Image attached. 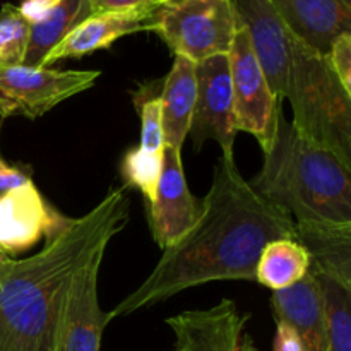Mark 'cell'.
<instances>
[{
  "instance_id": "obj_15",
  "label": "cell",
  "mask_w": 351,
  "mask_h": 351,
  "mask_svg": "<svg viewBox=\"0 0 351 351\" xmlns=\"http://www.w3.org/2000/svg\"><path fill=\"white\" fill-rule=\"evenodd\" d=\"M295 36L328 55L332 41L351 33V0H267Z\"/></svg>"
},
{
  "instance_id": "obj_18",
  "label": "cell",
  "mask_w": 351,
  "mask_h": 351,
  "mask_svg": "<svg viewBox=\"0 0 351 351\" xmlns=\"http://www.w3.org/2000/svg\"><path fill=\"white\" fill-rule=\"evenodd\" d=\"M295 232L311 257V271L351 288V223H295Z\"/></svg>"
},
{
  "instance_id": "obj_4",
  "label": "cell",
  "mask_w": 351,
  "mask_h": 351,
  "mask_svg": "<svg viewBox=\"0 0 351 351\" xmlns=\"http://www.w3.org/2000/svg\"><path fill=\"white\" fill-rule=\"evenodd\" d=\"M285 99L293 110V129L351 170V93L332 72L328 55L298 36Z\"/></svg>"
},
{
  "instance_id": "obj_26",
  "label": "cell",
  "mask_w": 351,
  "mask_h": 351,
  "mask_svg": "<svg viewBox=\"0 0 351 351\" xmlns=\"http://www.w3.org/2000/svg\"><path fill=\"white\" fill-rule=\"evenodd\" d=\"M33 173L27 167H12L0 154V194L33 182Z\"/></svg>"
},
{
  "instance_id": "obj_25",
  "label": "cell",
  "mask_w": 351,
  "mask_h": 351,
  "mask_svg": "<svg viewBox=\"0 0 351 351\" xmlns=\"http://www.w3.org/2000/svg\"><path fill=\"white\" fill-rule=\"evenodd\" d=\"M328 62L343 88L351 93V33H343L332 41Z\"/></svg>"
},
{
  "instance_id": "obj_31",
  "label": "cell",
  "mask_w": 351,
  "mask_h": 351,
  "mask_svg": "<svg viewBox=\"0 0 351 351\" xmlns=\"http://www.w3.org/2000/svg\"><path fill=\"white\" fill-rule=\"evenodd\" d=\"M154 3H156V5H165V3H170L171 0H153Z\"/></svg>"
},
{
  "instance_id": "obj_5",
  "label": "cell",
  "mask_w": 351,
  "mask_h": 351,
  "mask_svg": "<svg viewBox=\"0 0 351 351\" xmlns=\"http://www.w3.org/2000/svg\"><path fill=\"white\" fill-rule=\"evenodd\" d=\"M149 31L167 43L171 53L197 64L228 53L237 16L232 0H178L158 7Z\"/></svg>"
},
{
  "instance_id": "obj_7",
  "label": "cell",
  "mask_w": 351,
  "mask_h": 351,
  "mask_svg": "<svg viewBox=\"0 0 351 351\" xmlns=\"http://www.w3.org/2000/svg\"><path fill=\"white\" fill-rule=\"evenodd\" d=\"M99 71H58L50 67L0 69V117L40 119L51 108L93 88Z\"/></svg>"
},
{
  "instance_id": "obj_22",
  "label": "cell",
  "mask_w": 351,
  "mask_h": 351,
  "mask_svg": "<svg viewBox=\"0 0 351 351\" xmlns=\"http://www.w3.org/2000/svg\"><path fill=\"white\" fill-rule=\"evenodd\" d=\"M165 153V151H163ZM163 153H151L143 147H130L122 158L120 171L125 187H134L143 194L146 204H153L163 173Z\"/></svg>"
},
{
  "instance_id": "obj_23",
  "label": "cell",
  "mask_w": 351,
  "mask_h": 351,
  "mask_svg": "<svg viewBox=\"0 0 351 351\" xmlns=\"http://www.w3.org/2000/svg\"><path fill=\"white\" fill-rule=\"evenodd\" d=\"M29 41V23L19 7H0V69L23 65Z\"/></svg>"
},
{
  "instance_id": "obj_28",
  "label": "cell",
  "mask_w": 351,
  "mask_h": 351,
  "mask_svg": "<svg viewBox=\"0 0 351 351\" xmlns=\"http://www.w3.org/2000/svg\"><path fill=\"white\" fill-rule=\"evenodd\" d=\"M93 14L125 12L146 5H156L153 0H88Z\"/></svg>"
},
{
  "instance_id": "obj_20",
  "label": "cell",
  "mask_w": 351,
  "mask_h": 351,
  "mask_svg": "<svg viewBox=\"0 0 351 351\" xmlns=\"http://www.w3.org/2000/svg\"><path fill=\"white\" fill-rule=\"evenodd\" d=\"M311 269V257L298 240L280 239L267 243L256 266V281L273 291L300 283Z\"/></svg>"
},
{
  "instance_id": "obj_9",
  "label": "cell",
  "mask_w": 351,
  "mask_h": 351,
  "mask_svg": "<svg viewBox=\"0 0 351 351\" xmlns=\"http://www.w3.org/2000/svg\"><path fill=\"white\" fill-rule=\"evenodd\" d=\"M237 23L249 34L257 62L278 99L287 96L295 34L267 0H232Z\"/></svg>"
},
{
  "instance_id": "obj_29",
  "label": "cell",
  "mask_w": 351,
  "mask_h": 351,
  "mask_svg": "<svg viewBox=\"0 0 351 351\" xmlns=\"http://www.w3.org/2000/svg\"><path fill=\"white\" fill-rule=\"evenodd\" d=\"M12 263H14V259H10L7 254H3L2 250H0V285H2L3 278L7 276V273H9Z\"/></svg>"
},
{
  "instance_id": "obj_3",
  "label": "cell",
  "mask_w": 351,
  "mask_h": 351,
  "mask_svg": "<svg viewBox=\"0 0 351 351\" xmlns=\"http://www.w3.org/2000/svg\"><path fill=\"white\" fill-rule=\"evenodd\" d=\"M250 187L295 223H351V170L304 139L283 112L276 139Z\"/></svg>"
},
{
  "instance_id": "obj_12",
  "label": "cell",
  "mask_w": 351,
  "mask_h": 351,
  "mask_svg": "<svg viewBox=\"0 0 351 351\" xmlns=\"http://www.w3.org/2000/svg\"><path fill=\"white\" fill-rule=\"evenodd\" d=\"M69 223L40 194L34 182L0 194V250L26 252Z\"/></svg>"
},
{
  "instance_id": "obj_16",
  "label": "cell",
  "mask_w": 351,
  "mask_h": 351,
  "mask_svg": "<svg viewBox=\"0 0 351 351\" xmlns=\"http://www.w3.org/2000/svg\"><path fill=\"white\" fill-rule=\"evenodd\" d=\"M19 9L29 23L23 62L26 67H43L48 53L77 24L93 16L88 0H26Z\"/></svg>"
},
{
  "instance_id": "obj_11",
  "label": "cell",
  "mask_w": 351,
  "mask_h": 351,
  "mask_svg": "<svg viewBox=\"0 0 351 351\" xmlns=\"http://www.w3.org/2000/svg\"><path fill=\"white\" fill-rule=\"evenodd\" d=\"M202 199L191 192L182 167V151L165 147L163 173L153 204L147 206L153 239L163 250L180 242L202 215Z\"/></svg>"
},
{
  "instance_id": "obj_13",
  "label": "cell",
  "mask_w": 351,
  "mask_h": 351,
  "mask_svg": "<svg viewBox=\"0 0 351 351\" xmlns=\"http://www.w3.org/2000/svg\"><path fill=\"white\" fill-rule=\"evenodd\" d=\"M249 314L225 298L206 311H187L168 317L175 335L173 351H242Z\"/></svg>"
},
{
  "instance_id": "obj_27",
  "label": "cell",
  "mask_w": 351,
  "mask_h": 351,
  "mask_svg": "<svg viewBox=\"0 0 351 351\" xmlns=\"http://www.w3.org/2000/svg\"><path fill=\"white\" fill-rule=\"evenodd\" d=\"M274 321H276L274 351H305L297 329L290 322L285 321L283 317H274Z\"/></svg>"
},
{
  "instance_id": "obj_14",
  "label": "cell",
  "mask_w": 351,
  "mask_h": 351,
  "mask_svg": "<svg viewBox=\"0 0 351 351\" xmlns=\"http://www.w3.org/2000/svg\"><path fill=\"white\" fill-rule=\"evenodd\" d=\"M160 5H146L125 12L93 14L74 27L45 58L43 67L67 58H81L96 50L108 48L127 34L149 31L153 14Z\"/></svg>"
},
{
  "instance_id": "obj_10",
  "label": "cell",
  "mask_w": 351,
  "mask_h": 351,
  "mask_svg": "<svg viewBox=\"0 0 351 351\" xmlns=\"http://www.w3.org/2000/svg\"><path fill=\"white\" fill-rule=\"evenodd\" d=\"M105 252L99 250L72 283L55 332L53 351H99L103 332L112 321L98 300V274Z\"/></svg>"
},
{
  "instance_id": "obj_6",
  "label": "cell",
  "mask_w": 351,
  "mask_h": 351,
  "mask_svg": "<svg viewBox=\"0 0 351 351\" xmlns=\"http://www.w3.org/2000/svg\"><path fill=\"white\" fill-rule=\"evenodd\" d=\"M228 60L237 132H249L256 137L264 154L269 153L280 122V99L267 84L247 29L239 23L228 51Z\"/></svg>"
},
{
  "instance_id": "obj_2",
  "label": "cell",
  "mask_w": 351,
  "mask_h": 351,
  "mask_svg": "<svg viewBox=\"0 0 351 351\" xmlns=\"http://www.w3.org/2000/svg\"><path fill=\"white\" fill-rule=\"evenodd\" d=\"M129 219L130 199L123 185L88 215L69 219L40 252L14 261L0 285V351H53L72 283Z\"/></svg>"
},
{
  "instance_id": "obj_8",
  "label": "cell",
  "mask_w": 351,
  "mask_h": 351,
  "mask_svg": "<svg viewBox=\"0 0 351 351\" xmlns=\"http://www.w3.org/2000/svg\"><path fill=\"white\" fill-rule=\"evenodd\" d=\"M235 136L228 53L215 55L195 64V106L189 137L195 151L215 141L223 158H233Z\"/></svg>"
},
{
  "instance_id": "obj_32",
  "label": "cell",
  "mask_w": 351,
  "mask_h": 351,
  "mask_svg": "<svg viewBox=\"0 0 351 351\" xmlns=\"http://www.w3.org/2000/svg\"><path fill=\"white\" fill-rule=\"evenodd\" d=\"M171 2H178V0H171Z\"/></svg>"
},
{
  "instance_id": "obj_24",
  "label": "cell",
  "mask_w": 351,
  "mask_h": 351,
  "mask_svg": "<svg viewBox=\"0 0 351 351\" xmlns=\"http://www.w3.org/2000/svg\"><path fill=\"white\" fill-rule=\"evenodd\" d=\"M137 112L141 117V143L139 147L151 153H163V117H161L160 91L149 93L146 89L144 95L136 99Z\"/></svg>"
},
{
  "instance_id": "obj_1",
  "label": "cell",
  "mask_w": 351,
  "mask_h": 351,
  "mask_svg": "<svg viewBox=\"0 0 351 351\" xmlns=\"http://www.w3.org/2000/svg\"><path fill=\"white\" fill-rule=\"evenodd\" d=\"M202 206L194 228L163 250L146 281L110 312L112 319L211 281H256L264 247L273 240H297L293 218L261 197L240 175L233 158H219Z\"/></svg>"
},
{
  "instance_id": "obj_30",
  "label": "cell",
  "mask_w": 351,
  "mask_h": 351,
  "mask_svg": "<svg viewBox=\"0 0 351 351\" xmlns=\"http://www.w3.org/2000/svg\"><path fill=\"white\" fill-rule=\"evenodd\" d=\"M242 351H259L256 348V345L252 343L250 336H243V341H242Z\"/></svg>"
},
{
  "instance_id": "obj_17",
  "label": "cell",
  "mask_w": 351,
  "mask_h": 351,
  "mask_svg": "<svg viewBox=\"0 0 351 351\" xmlns=\"http://www.w3.org/2000/svg\"><path fill=\"white\" fill-rule=\"evenodd\" d=\"M271 307L274 317H283L297 329L305 351H329L321 291L311 269L300 283L273 291Z\"/></svg>"
},
{
  "instance_id": "obj_19",
  "label": "cell",
  "mask_w": 351,
  "mask_h": 351,
  "mask_svg": "<svg viewBox=\"0 0 351 351\" xmlns=\"http://www.w3.org/2000/svg\"><path fill=\"white\" fill-rule=\"evenodd\" d=\"M165 147L182 151L195 106V64L175 55L160 91Z\"/></svg>"
},
{
  "instance_id": "obj_21",
  "label": "cell",
  "mask_w": 351,
  "mask_h": 351,
  "mask_svg": "<svg viewBox=\"0 0 351 351\" xmlns=\"http://www.w3.org/2000/svg\"><path fill=\"white\" fill-rule=\"evenodd\" d=\"M314 276L321 291L329 351H351V288L324 274Z\"/></svg>"
}]
</instances>
